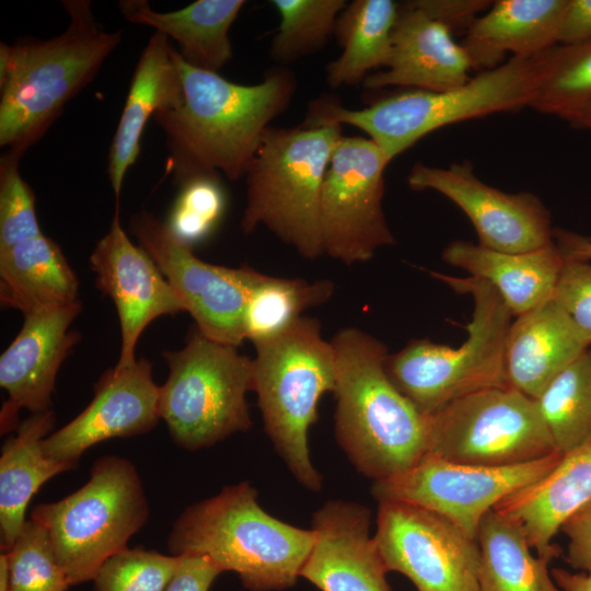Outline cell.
Listing matches in <instances>:
<instances>
[{
	"label": "cell",
	"instance_id": "4dcf8cb0",
	"mask_svg": "<svg viewBox=\"0 0 591 591\" xmlns=\"http://www.w3.org/2000/svg\"><path fill=\"white\" fill-rule=\"evenodd\" d=\"M478 591H563L548 561L532 554L521 529L494 509L482 519Z\"/></svg>",
	"mask_w": 591,
	"mask_h": 591
},
{
	"label": "cell",
	"instance_id": "74e56055",
	"mask_svg": "<svg viewBox=\"0 0 591 591\" xmlns=\"http://www.w3.org/2000/svg\"><path fill=\"white\" fill-rule=\"evenodd\" d=\"M179 561L181 556L127 547L102 565L93 591H164Z\"/></svg>",
	"mask_w": 591,
	"mask_h": 591
},
{
	"label": "cell",
	"instance_id": "83f0119b",
	"mask_svg": "<svg viewBox=\"0 0 591 591\" xmlns=\"http://www.w3.org/2000/svg\"><path fill=\"white\" fill-rule=\"evenodd\" d=\"M55 417L51 410L31 414L22 420L16 434L8 438L0 455V536L2 551L9 549L19 536L27 506L38 489L58 474L77 464L53 460L42 449L51 433Z\"/></svg>",
	"mask_w": 591,
	"mask_h": 591
},
{
	"label": "cell",
	"instance_id": "9a60e30c",
	"mask_svg": "<svg viewBox=\"0 0 591 591\" xmlns=\"http://www.w3.org/2000/svg\"><path fill=\"white\" fill-rule=\"evenodd\" d=\"M373 540L387 571L418 591H478L476 540L442 515L398 501H380Z\"/></svg>",
	"mask_w": 591,
	"mask_h": 591
},
{
	"label": "cell",
	"instance_id": "ffe728a7",
	"mask_svg": "<svg viewBox=\"0 0 591 591\" xmlns=\"http://www.w3.org/2000/svg\"><path fill=\"white\" fill-rule=\"evenodd\" d=\"M370 520L366 506L324 503L312 518L314 543L300 577L321 591H391Z\"/></svg>",
	"mask_w": 591,
	"mask_h": 591
},
{
	"label": "cell",
	"instance_id": "8d00e7d4",
	"mask_svg": "<svg viewBox=\"0 0 591 591\" xmlns=\"http://www.w3.org/2000/svg\"><path fill=\"white\" fill-rule=\"evenodd\" d=\"M165 222L172 234L188 247L204 241L219 223L225 207L220 176H197L179 186Z\"/></svg>",
	"mask_w": 591,
	"mask_h": 591
},
{
	"label": "cell",
	"instance_id": "ee69618b",
	"mask_svg": "<svg viewBox=\"0 0 591 591\" xmlns=\"http://www.w3.org/2000/svg\"><path fill=\"white\" fill-rule=\"evenodd\" d=\"M591 37V0H569L558 35V44Z\"/></svg>",
	"mask_w": 591,
	"mask_h": 591
},
{
	"label": "cell",
	"instance_id": "d4e9b609",
	"mask_svg": "<svg viewBox=\"0 0 591 591\" xmlns=\"http://www.w3.org/2000/svg\"><path fill=\"white\" fill-rule=\"evenodd\" d=\"M569 0H498L475 19L461 45L472 70L478 72L501 65L506 54L532 57L558 44Z\"/></svg>",
	"mask_w": 591,
	"mask_h": 591
},
{
	"label": "cell",
	"instance_id": "f6af8a7d",
	"mask_svg": "<svg viewBox=\"0 0 591 591\" xmlns=\"http://www.w3.org/2000/svg\"><path fill=\"white\" fill-rule=\"evenodd\" d=\"M554 240L563 256L591 260V236L554 229Z\"/></svg>",
	"mask_w": 591,
	"mask_h": 591
},
{
	"label": "cell",
	"instance_id": "5b68a950",
	"mask_svg": "<svg viewBox=\"0 0 591 591\" xmlns=\"http://www.w3.org/2000/svg\"><path fill=\"white\" fill-rule=\"evenodd\" d=\"M545 51L511 57L445 91H404L362 108H347L337 97L311 101L305 121L350 125L366 132L392 161L442 127L531 105L543 74Z\"/></svg>",
	"mask_w": 591,
	"mask_h": 591
},
{
	"label": "cell",
	"instance_id": "484cf974",
	"mask_svg": "<svg viewBox=\"0 0 591 591\" xmlns=\"http://www.w3.org/2000/svg\"><path fill=\"white\" fill-rule=\"evenodd\" d=\"M442 259L490 283L513 316L552 300L564 257L553 243L524 253L495 251L468 241L455 240L442 252Z\"/></svg>",
	"mask_w": 591,
	"mask_h": 591
},
{
	"label": "cell",
	"instance_id": "f35d334b",
	"mask_svg": "<svg viewBox=\"0 0 591 591\" xmlns=\"http://www.w3.org/2000/svg\"><path fill=\"white\" fill-rule=\"evenodd\" d=\"M21 157L8 150L0 161V252L43 234L35 195L19 171Z\"/></svg>",
	"mask_w": 591,
	"mask_h": 591
},
{
	"label": "cell",
	"instance_id": "30bf717a",
	"mask_svg": "<svg viewBox=\"0 0 591 591\" xmlns=\"http://www.w3.org/2000/svg\"><path fill=\"white\" fill-rule=\"evenodd\" d=\"M169 368L160 386V417L178 447L195 451L252 428L246 393L253 359L197 328L179 350L165 351Z\"/></svg>",
	"mask_w": 591,
	"mask_h": 591
},
{
	"label": "cell",
	"instance_id": "ab89813d",
	"mask_svg": "<svg viewBox=\"0 0 591 591\" xmlns=\"http://www.w3.org/2000/svg\"><path fill=\"white\" fill-rule=\"evenodd\" d=\"M563 257L552 300L567 313L591 344V264Z\"/></svg>",
	"mask_w": 591,
	"mask_h": 591
},
{
	"label": "cell",
	"instance_id": "d590c367",
	"mask_svg": "<svg viewBox=\"0 0 591 591\" xmlns=\"http://www.w3.org/2000/svg\"><path fill=\"white\" fill-rule=\"evenodd\" d=\"M4 552L10 591H67L70 587L49 534L37 521L26 520L13 545Z\"/></svg>",
	"mask_w": 591,
	"mask_h": 591
},
{
	"label": "cell",
	"instance_id": "e0dca14e",
	"mask_svg": "<svg viewBox=\"0 0 591 591\" xmlns=\"http://www.w3.org/2000/svg\"><path fill=\"white\" fill-rule=\"evenodd\" d=\"M159 401L160 386L147 358L126 368L107 369L95 383L90 404L43 440V452L53 460L77 464L100 442L144 434L161 419Z\"/></svg>",
	"mask_w": 591,
	"mask_h": 591
},
{
	"label": "cell",
	"instance_id": "2e32d148",
	"mask_svg": "<svg viewBox=\"0 0 591 591\" xmlns=\"http://www.w3.org/2000/svg\"><path fill=\"white\" fill-rule=\"evenodd\" d=\"M407 183L414 190H436L454 202L473 223L484 247L524 253L554 242L551 213L536 195L509 194L485 184L470 161L448 167L417 162Z\"/></svg>",
	"mask_w": 591,
	"mask_h": 591
},
{
	"label": "cell",
	"instance_id": "4316f807",
	"mask_svg": "<svg viewBox=\"0 0 591 591\" xmlns=\"http://www.w3.org/2000/svg\"><path fill=\"white\" fill-rule=\"evenodd\" d=\"M244 4L243 0H198L181 10L158 12L146 0H123L118 8L127 21L175 39L188 65L217 72L233 56L229 30Z\"/></svg>",
	"mask_w": 591,
	"mask_h": 591
},
{
	"label": "cell",
	"instance_id": "52a82bcc",
	"mask_svg": "<svg viewBox=\"0 0 591 591\" xmlns=\"http://www.w3.org/2000/svg\"><path fill=\"white\" fill-rule=\"evenodd\" d=\"M254 347L252 391L265 431L297 480L318 491L323 477L310 457L308 432L321 397L335 390L334 346L317 318L301 316Z\"/></svg>",
	"mask_w": 591,
	"mask_h": 591
},
{
	"label": "cell",
	"instance_id": "cb8c5ba5",
	"mask_svg": "<svg viewBox=\"0 0 591 591\" xmlns=\"http://www.w3.org/2000/svg\"><path fill=\"white\" fill-rule=\"evenodd\" d=\"M183 83L169 37L154 32L137 62L127 99L109 148L108 178L119 198L128 169L140 152V138L149 118L183 102Z\"/></svg>",
	"mask_w": 591,
	"mask_h": 591
},
{
	"label": "cell",
	"instance_id": "1f68e13d",
	"mask_svg": "<svg viewBox=\"0 0 591 591\" xmlns=\"http://www.w3.org/2000/svg\"><path fill=\"white\" fill-rule=\"evenodd\" d=\"M555 450L568 453L591 440V349L535 398Z\"/></svg>",
	"mask_w": 591,
	"mask_h": 591
},
{
	"label": "cell",
	"instance_id": "44dd1931",
	"mask_svg": "<svg viewBox=\"0 0 591 591\" xmlns=\"http://www.w3.org/2000/svg\"><path fill=\"white\" fill-rule=\"evenodd\" d=\"M452 34L447 24L414 1L399 4L389 61L383 70L364 79L363 88L445 91L466 83L472 65L466 50Z\"/></svg>",
	"mask_w": 591,
	"mask_h": 591
},
{
	"label": "cell",
	"instance_id": "6da1fadb",
	"mask_svg": "<svg viewBox=\"0 0 591 591\" xmlns=\"http://www.w3.org/2000/svg\"><path fill=\"white\" fill-rule=\"evenodd\" d=\"M175 60L183 102L153 117L166 138L173 182L181 186L220 173L237 181L245 176L270 123L294 96L296 74L277 66L263 81L245 85L188 65L176 49Z\"/></svg>",
	"mask_w": 591,
	"mask_h": 591
},
{
	"label": "cell",
	"instance_id": "3957f363",
	"mask_svg": "<svg viewBox=\"0 0 591 591\" xmlns=\"http://www.w3.org/2000/svg\"><path fill=\"white\" fill-rule=\"evenodd\" d=\"M65 32L50 39L0 43V146L24 153L101 69L121 40L88 0H66Z\"/></svg>",
	"mask_w": 591,
	"mask_h": 591
},
{
	"label": "cell",
	"instance_id": "7402d4cb",
	"mask_svg": "<svg viewBox=\"0 0 591 591\" xmlns=\"http://www.w3.org/2000/svg\"><path fill=\"white\" fill-rule=\"evenodd\" d=\"M591 501V440L565 453L541 479L505 497L494 510L517 524L530 547L551 563L561 554L554 537Z\"/></svg>",
	"mask_w": 591,
	"mask_h": 591
},
{
	"label": "cell",
	"instance_id": "5bb4252c",
	"mask_svg": "<svg viewBox=\"0 0 591 591\" xmlns=\"http://www.w3.org/2000/svg\"><path fill=\"white\" fill-rule=\"evenodd\" d=\"M561 455L554 452L518 465L479 466L426 453L405 472L373 482L371 491L379 502H405L438 513L476 540L488 511L505 497L544 477Z\"/></svg>",
	"mask_w": 591,
	"mask_h": 591
},
{
	"label": "cell",
	"instance_id": "7c38bea8",
	"mask_svg": "<svg viewBox=\"0 0 591 591\" xmlns=\"http://www.w3.org/2000/svg\"><path fill=\"white\" fill-rule=\"evenodd\" d=\"M391 160L370 138L341 136L326 170L321 198L324 253L351 266L395 244L383 197Z\"/></svg>",
	"mask_w": 591,
	"mask_h": 591
},
{
	"label": "cell",
	"instance_id": "f1b7e54d",
	"mask_svg": "<svg viewBox=\"0 0 591 591\" xmlns=\"http://www.w3.org/2000/svg\"><path fill=\"white\" fill-rule=\"evenodd\" d=\"M79 281L60 246L40 234L0 252V301L23 315L78 302Z\"/></svg>",
	"mask_w": 591,
	"mask_h": 591
},
{
	"label": "cell",
	"instance_id": "bcb514c9",
	"mask_svg": "<svg viewBox=\"0 0 591 591\" xmlns=\"http://www.w3.org/2000/svg\"><path fill=\"white\" fill-rule=\"evenodd\" d=\"M551 575L563 591H591V566L584 571L577 572L554 568Z\"/></svg>",
	"mask_w": 591,
	"mask_h": 591
},
{
	"label": "cell",
	"instance_id": "60d3db41",
	"mask_svg": "<svg viewBox=\"0 0 591 591\" xmlns=\"http://www.w3.org/2000/svg\"><path fill=\"white\" fill-rule=\"evenodd\" d=\"M567 537L565 560L575 570L591 566V501L575 512L561 526Z\"/></svg>",
	"mask_w": 591,
	"mask_h": 591
},
{
	"label": "cell",
	"instance_id": "ba28073f",
	"mask_svg": "<svg viewBox=\"0 0 591 591\" xmlns=\"http://www.w3.org/2000/svg\"><path fill=\"white\" fill-rule=\"evenodd\" d=\"M429 274L455 292L470 294L474 310L466 326L467 338L459 347L413 339L386 358L392 383L426 416L474 392L508 386L505 352L513 316L487 281L432 270Z\"/></svg>",
	"mask_w": 591,
	"mask_h": 591
},
{
	"label": "cell",
	"instance_id": "d6a6232c",
	"mask_svg": "<svg viewBox=\"0 0 591 591\" xmlns=\"http://www.w3.org/2000/svg\"><path fill=\"white\" fill-rule=\"evenodd\" d=\"M335 286L329 279L308 281L263 275L245 311V335L253 344L300 318L310 308L327 302Z\"/></svg>",
	"mask_w": 591,
	"mask_h": 591
},
{
	"label": "cell",
	"instance_id": "8fae6325",
	"mask_svg": "<svg viewBox=\"0 0 591 591\" xmlns=\"http://www.w3.org/2000/svg\"><path fill=\"white\" fill-rule=\"evenodd\" d=\"M554 452L535 399L510 386L474 392L428 416L426 453L450 462L511 466Z\"/></svg>",
	"mask_w": 591,
	"mask_h": 591
},
{
	"label": "cell",
	"instance_id": "9c48e42d",
	"mask_svg": "<svg viewBox=\"0 0 591 591\" xmlns=\"http://www.w3.org/2000/svg\"><path fill=\"white\" fill-rule=\"evenodd\" d=\"M148 518L140 475L129 460L117 455L99 457L82 487L31 511V519L47 530L70 586L93 580L109 557L127 548Z\"/></svg>",
	"mask_w": 591,
	"mask_h": 591
},
{
	"label": "cell",
	"instance_id": "c3c4849f",
	"mask_svg": "<svg viewBox=\"0 0 591 591\" xmlns=\"http://www.w3.org/2000/svg\"><path fill=\"white\" fill-rule=\"evenodd\" d=\"M0 591H10L9 560L4 551L0 554Z\"/></svg>",
	"mask_w": 591,
	"mask_h": 591
},
{
	"label": "cell",
	"instance_id": "ac0fdd59",
	"mask_svg": "<svg viewBox=\"0 0 591 591\" xmlns=\"http://www.w3.org/2000/svg\"><path fill=\"white\" fill-rule=\"evenodd\" d=\"M90 263L96 287L113 301L119 318L121 346L115 367H129L137 360L136 346L146 327L185 309L153 259L125 233L118 208Z\"/></svg>",
	"mask_w": 591,
	"mask_h": 591
},
{
	"label": "cell",
	"instance_id": "7bdbcfd3",
	"mask_svg": "<svg viewBox=\"0 0 591 591\" xmlns=\"http://www.w3.org/2000/svg\"><path fill=\"white\" fill-rule=\"evenodd\" d=\"M414 2L429 15L447 24L452 32L461 27H464L466 32L477 19L476 14L493 3L479 0H416Z\"/></svg>",
	"mask_w": 591,
	"mask_h": 591
},
{
	"label": "cell",
	"instance_id": "603a6c76",
	"mask_svg": "<svg viewBox=\"0 0 591 591\" xmlns=\"http://www.w3.org/2000/svg\"><path fill=\"white\" fill-rule=\"evenodd\" d=\"M591 344L553 300L511 323L505 352L508 386L535 399Z\"/></svg>",
	"mask_w": 591,
	"mask_h": 591
},
{
	"label": "cell",
	"instance_id": "b9f144b4",
	"mask_svg": "<svg viewBox=\"0 0 591 591\" xmlns=\"http://www.w3.org/2000/svg\"><path fill=\"white\" fill-rule=\"evenodd\" d=\"M179 556V565L164 591H209L222 570L205 556Z\"/></svg>",
	"mask_w": 591,
	"mask_h": 591
},
{
	"label": "cell",
	"instance_id": "d6986e66",
	"mask_svg": "<svg viewBox=\"0 0 591 591\" xmlns=\"http://www.w3.org/2000/svg\"><path fill=\"white\" fill-rule=\"evenodd\" d=\"M81 302L24 315L23 325L0 357V386L8 392L1 408V433L16 430L19 410H51V396L60 366L80 341L70 331Z\"/></svg>",
	"mask_w": 591,
	"mask_h": 591
},
{
	"label": "cell",
	"instance_id": "e575fe53",
	"mask_svg": "<svg viewBox=\"0 0 591 591\" xmlns=\"http://www.w3.org/2000/svg\"><path fill=\"white\" fill-rule=\"evenodd\" d=\"M280 14L269 56L286 67L322 49L334 35L336 21L347 5L345 0H273Z\"/></svg>",
	"mask_w": 591,
	"mask_h": 591
},
{
	"label": "cell",
	"instance_id": "7a4b0ae2",
	"mask_svg": "<svg viewBox=\"0 0 591 591\" xmlns=\"http://www.w3.org/2000/svg\"><path fill=\"white\" fill-rule=\"evenodd\" d=\"M336 355L335 434L350 462L374 482L398 475L427 452L428 416L390 380L386 346L344 327L331 339Z\"/></svg>",
	"mask_w": 591,
	"mask_h": 591
},
{
	"label": "cell",
	"instance_id": "7dc6e473",
	"mask_svg": "<svg viewBox=\"0 0 591 591\" xmlns=\"http://www.w3.org/2000/svg\"><path fill=\"white\" fill-rule=\"evenodd\" d=\"M569 124L575 128L591 132V102Z\"/></svg>",
	"mask_w": 591,
	"mask_h": 591
},
{
	"label": "cell",
	"instance_id": "8992f818",
	"mask_svg": "<svg viewBox=\"0 0 591 591\" xmlns=\"http://www.w3.org/2000/svg\"><path fill=\"white\" fill-rule=\"evenodd\" d=\"M341 131L331 121L266 130L245 174L244 234L265 227L305 259L325 255L322 187Z\"/></svg>",
	"mask_w": 591,
	"mask_h": 591
},
{
	"label": "cell",
	"instance_id": "f546056e",
	"mask_svg": "<svg viewBox=\"0 0 591 591\" xmlns=\"http://www.w3.org/2000/svg\"><path fill=\"white\" fill-rule=\"evenodd\" d=\"M398 7L392 0L347 3L334 32L341 53L326 66V81L332 89L362 83L374 69L386 66Z\"/></svg>",
	"mask_w": 591,
	"mask_h": 591
},
{
	"label": "cell",
	"instance_id": "4fadbf2b",
	"mask_svg": "<svg viewBox=\"0 0 591 591\" xmlns=\"http://www.w3.org/2000/svg\"><path fill=\"white\" fill-rule=\"evenodd\" d=\"M130 228L196 328L209 339L239 348L246 339L247 302L264 274L250 266L231 268L201 260L151 212L134 215Z\"/></svg>",
	"mask_w": 591,
	"mask_h": 591
},
{
	"label": "cell",
	"instance_id": "277c9868",
	"mask_svg": "<svg viewBox=\"0 0 591 591\" xmlns=\"http://www.w3.org/2000/svg\"><path fill=\"white\" fill-rule=\"evenodd\" d=\"M314 543L313 531L267 513L248 482L225 486L187 507L167 537L172 555H201L234 571L250 591L296 584Z\"/></svg>",
	"mask_w": 591,
	"mask_h": 591
},
{
	"label": "cell",
	"instance_id": "836d02e7",
	"mask_svg": "<svg viewBox=\"0 0 591 591\" xmlns=\"http://www.w3.org/2000/svg\"><path fill=\"white\" fill-rule=\"evenodd\" d=\"M591 102V37L545 51L543 74L530 107L570 123Z\"/></svg>",
	"mask_w": 591,
	"mask_h": 591
}]
</instances>
